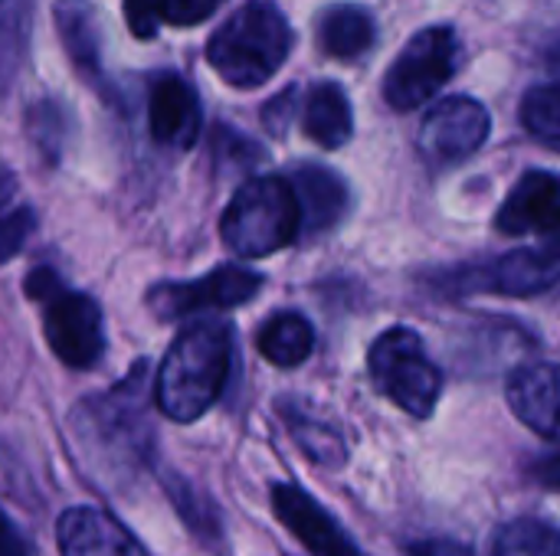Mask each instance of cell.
Listing matches in <instances>:
<instances>
[{
	"mask_svg": "<svg viewBox=\"0 0 560 556\" xmlns=\"http://www.w3.org/2000/svg\"><path fill=\"white\" fill-rule=\"evenodd\" d=\"M62 556H144L141 544L98 508H69L56 524Z\"/></svg>",
	"mask_w": 560,
	"mask_h": 556,
	"instance_id": "13",
	"label": "cell"
},
{
	"mask_svg": "<svg viewBox=\"0 0 560 556\" xmlns=\"http://www.w3.org/2000/svg\"><path fill=\"white\" fill-rule=\"evenodd\" d=\"M26 131L33 138V144L43 151V157L52 164L69 138V111L66 105H59L56 98H39L30 105L26 111Z\"/></svg>",
	"mask_w": 560,
	"mask_h": 556,
	"instance_id": "23",
	"label": "cell"
},
{
	"mask_svg": "<svg viewBox=\"0 0 560 556\" xmlns=\"http://www.w3.org/2000/svg\"><path fill=\"white\" fill-rule=\"evenodd\" d=\"M489 556H560V531L538 518H518L495 528Z\"/></svg>",
	"mask_w": 560,
	"mask_h": 556,
	"instance_id": "22",
	"label": "cell"
},
{
	"mask_svg": "<svg viewBox=\"0 0 560 556\" xmlns=\"http://www.w3.org/2000/svg\"><path fill=\"white\" fill-rule=\"evenodd\" d=\"M459 66V36L453 26H427L410 36L384 75V98L397 111L427 105Z\"/></svg>",
	"mask_w": 560,
	"mask_h": 556,
	"instance_id": "7",
	"label": "cell"
},
{
	"mask_svg": "<svg viewBox=\"0 0 560 556\" xmlns=\"http://www.w3.org/2000/svg\"><path fill=\"white\" fill-rule=\"evenodd\" d=\"M528 475L541 485V488H551V492H560V452H551V456H541Z\"/></svg>",
	"mask_w": 560,
	"mask_h": 556,
	"instance_id": "32",
	"label": "cell"
},
{
	"mask_svg": "<svg viewBox=\"0 0 560 556\" xmlns=\"http://www.w3.org/2000/svg\"><path fill=\"white\" fill-rule=\"evenodd\" d=\"M486 285L512 298H532L551 292L555 285H560V249L558 246L515 249L486 272Z\"/></svg>",
	"mask_w": 560,
	"mask_h": 556,
	"instance_id": "16",
	"label": "cell"
},
{
	"mask_svg": "<svg viewBox=\"0 0 560 556\" xmlns=\"http://www.w3.org/2000/svg\"><path fill=\"white\" fill-rule=\"evenodd\" d=\"M302 128L315 144L328 151L348 144L354 134V111H351L348 92L338 82L312 85L305 95V108H302Z\"/></svg>",
	"mask_w": 560,
	"mask_h": 556,
	"instance_id": "19",
	"label": "cell"
},
{
	"mask_svg": "<svg viewBox=\"0 0 560 556\" xmlns=\"http://www.w3.org/2000/svg\"><path fill=\"white\" fill-rule=\"evenodd\" d=\"M233 367V328L223 318L190 321L154 374V403L174 423H197L223 393Z\"/></svg>",
	"mask_w": 560,
	"mask_h": 556,
	"instance_id": "2",
	"label": "cell"
},
{
	"mask_svg": "<svg viewBox=\"0 0 560 556\" xmlns=\"http://www.w3.org/2000/svg\"><path fill=\"white\" fill-rule=\"evenodd\" d=\"M371 380L374 387L400 406L413 419H430L440 393H443V374L430 360L427 344L410 328H390L384 331L368 354Z\"/></svg>",
	"mask_w": 560,
	"mask_h": 556,
	"instance_id": "6",
	"label": "cell"
},
{
	"mask_svg": "<svg viewBox=\"0 0 560 556\" xmlns=\"http://www.w3.org/2000/svg\"><path fill=\"white\" fill-rule=\"evenodd\" d=\"M410 556H472V551L459 541L450 537H433V541H420L410 547Z\"/></svg>",
	"mask_w": 560,
	"mask_h": 556,
	"instance_id": "31",
	"label": "cell"
},
{
	"mask_svg": "<svg viewBox=\"0 0 560 556\" xmlns=\"http://www.w3.org/2000/svg\"><path fill=\"white\" fill-rule=\"evenodd\" d=\"M295 46L289 16L276 0H246L210 36L207 59L217 75L236 88H256L269 82Z\"/></svg>",
	"mask_w": 560,
	"mask_h": 556,
	"instance_id": "3",
	"label": "cell"
},
{
	"mask_svg": "<svg viewBox=\"0 0 560 556\" xmlns=\"http://www.w3.org/2000/svg\"><path fill=\"white\" fill-rule=\"evenodd\" d=\"M279 413L285 419V429L292 433L295 446L315 462V465H325V469H338L345 459H348V449H345V436L318 419L312 410H305L302 403L295 400H279Z\"/></svg>",
	"mask_w": 560,
	"mask_h": 556,
	"instance_id": "20",
	"label": "cell"
},
{
	"mask_svg": "<svg viewBox=\"0 0 560 556\" xmlns=\"http://www.w3.org/2000/svg\"><path fill=\"white\" fill-rule=\"evenodd\" d=\"M33 23V0H3V56H7V72H13L16 56L26 46Z\"/></svg>",
	"mask_w": 560,
	"mask_h": 556,
	"instance_id": "25",
	"label": "cell"
},
{
	"mask_svg": "<svg viewBox=\"0 0 560 556\" xmlns=\"http://www.w3.org/2000/svg\"><path fill=\"white\" fill-rule=\"evenodd\" d=\"M495 226L509 236H541L560 249V174L528 170L499 206Z\"/></svg>",
	"mask_w": 560,
	"mask_h": 556,
	"instance_id": "10",
	"label": "cell"
},
{
	"mask_svg": "<svg viewBox=\"0 0 560 556\" xmlns=\"http://www.w3.org/2000/svg\"><path fill=\"white\" fill-rule=\"evenodd\" d=\"M200 125H203V111H200L197 88L177 72H161L151 82V95H148L151 138L164 147L187 151L197 144Z\"/></svg>",
	"mask_w": 560,
	"mask_h": 556,
	"instance_id": "11",
	"label": "cell"
},
{
	"mask_svg": "<svg viewBox=\"0 0 560 556\" xmlns=\"http://www.w3.org/2000/svg\"><path fill=\"white\" fill-rule=\"evenodd\" d=\"M295 108H299V88H295V85L282 88L276 98H269V102H266V108H262V125L269 128V134H272V138H285V131H289V125H292Z\"/></svg>",
	"mask_w": 560,
	"mask_h": 556,
	"instance_id": "27",
	"label": "cell"
},
{
	"mask_svg": "<svg viewBox=\"0 0 560 556\" xmlns=\"http://www.w3.org/2000/svg\"><path fill=\"white\" fill-rule=\"evenodd\" d=\"M302 229V203L285 177H253L246 180L220 220L223 246L240 259H262L289 242Z\"/></svg>",
	"mask_w": 560,
	"mask_h": 556,
	"instance_id": "4",
	"label": "cell"
},
{
	"mask_svg": "<svg viewBox=\"0 0 560 556\" xmlns=\"http://www.w3.org/2000/svg\"><path fill=\"white\" fill-rule=\"evenodd\" d=\"M318 46L335 59H358L377 39V20L361 3H331L318 13L315 23Z\"/></svg>",
	"mask_w": 560,
	"mask_h": 556,
	"instance_id": "18",
	"label": "cell"
},
{
	"mask_svg": "<svg viewBox=\"0 0 560 556\" xmlns=\"http://www.w3.org/2000/svg\"><path fill=\"white\" fill-rule=\"evenodd\" d=\"M272 511L308 554L361 556L354 541L341 531V524L299 485H276L272 488Z\"/></svg>",
	"mask_w": 560,
	"mask_h": 556,
	"instance_id": "12",
	"label": "cell"
},
{
	"mask_svg": "<svg viewBox=\"0 0 560 556\" xmlns=\"http://www.w3.org/2000/svg\"><path fill=\"white\" fill-rule=\"evenodd\" d=\"M26 295L43 311V334L49 351L72 370H89L105 354V324L95 298L72 292L59 272L39 265L23 282Z\"/></svg>",
	"mask_w": 560,
	"mask_h": 556,
	"instance_id": "5",
	"label": "cell"
},
{
	"mask_svg": "<svg viewBox=\"0 0 560 556\" xmlns=\"http://www.w3.org/2000/svg\"><path fill=\"white\" fill-rule=\"evenodd\" d=\"M522 121H525V128L538 141H548V144H558L560 147V72L551 82L535 85L525 95V102H522Z\"/></svg>",
	"mask_w": 560,
	"mask_h": 556,
	"instance_id": "24",
	"label": "cell"
},
{
	"mask_svg": "<svg viewBox=\"0 0 560 556\" xmlns=\"http://www.w3.org/2000/svg\"><path fill=\"white\" fill-rule=\"evenodd\" d=\"M217 157H220V161H223V157H233L240 167H253V164H256L259 157H266V154H262L259 144H253L249 138L220 128V131H217Z\"/></svg>",
	"mask_w": 560,
	"mask_h": 556,
	"instance_id": "29",
	"label": "cell"
},
{
	"mask_svg": "<svg viewBox=\"0 0 560 556\" xmlns=\"http://www.w3.org/2000/svg\"><path fill=\"white\" fill-rule=\"evenodd\" d=\"M256 347L272 367L289 370V367H299V364H305L312 357L315 331L299 311H279L259 328Z\"/></svg>",
	"mask_w": 560,
	"mask_h": 556,
	"instance_id": "21",
	"label": "cell"
},
{
	"mask_svg": "<svg viewBox=\"0 0 560 556\" xmlns=\"http://www.w3.org/2000/svg\"><path fill=\"white\" fill-rule=\"evenodd\" d=\"M56 29L66 46V56L72 59L75 72H82L92 85H105L102 69V49H105V29L98 20V10L92 0H56L52 3Z\"/></svg>",
	"mask_w": 560,
	"mask_h": 556,
	"instance_id": "15",
	"label": "cell"
},
{
	"mask_svg": "<svg viewBox=\"0 0 560 556\" xmlns=\"http://www.w3.org/2000/svg\"><path fill=\"white\" fill-rule=\"evenodd\" d=\"M167 0H125V23L138 39H151L164 23Z\"/></svg>",
	"mask_w": 560,
	"mask_h": 556,
	"instance_id": "26",
	"label": "cell"
},
{
	"mask_svg": "<svg viewBox=\"0 0 560 556\" xmlns=\"http://www.w3.org/2000/svg\"><path fill=\"white\" fill-rule=\"evenodd\" d=\"M144 380L148 364H138L115 390L95 393L72 410V452L98 488H125L151 459L154 433L144 416Z\"/></svg>",
	"mask_w": 560,
	"mask_h": 556,
	"instance_id": "1",
	"label": "cell"
},
{
	"mask_svg": "<svg viewBox=\"0 0 560 556\" xmlns=\"http://www.w3.org/2000/svg\"><path fill=\"white\" fill-rule=\"evenodd\" d=\"M262 288V275L243 265H220L217 272L194 282H164L148 292V311L158 321L194 318L207 311H230L246 305Z\"/></svg>",
	"mask_w": 560,
	"mask_h": 556,
	"instance_id": "8",
	"label": "cell"
},
{
	"mask_svg": "<svg viewBox=\"0 0 560 556\" xmlns=\"http://www.w3.org/2000/svg\"><path fill=\"white\" fill-rule=\"evenodd\" d=\"M33 229V213L30 210H16L7 216V226H3V239H7V259L16 252V246L26 239V233Z\"/></svg>",
	"mask_w": 560,
	"mask_h": 556,
	"instance_id": "30",
	"label": "cell"
},
{
	"mask_svg": "<svg viewBox=\"0 0 560 556\" xmlns=\"http://www.w3.org/2000/svg\"><path fill=\"white\" fill-rule=\"evenodd\" d=\"M3 556H30V544L20 537V531L10 518L3 524Z\"/></svg>",
	"mask_w": 560,
	"mask_h": 556,
	"instance_id": "33",
	"label": "cell"
},
{
	"mask_svg": "<svg viewBox=\"0 0 560 556\" xmlns=\"http://www.w3.org/2000/svg\"><path fill=\"white\" fill-rule=\"evenodd\" d=\"M226 0H167L164 10V23L171 26H197L203 20H210Z\"/></svg>",
	"mask_w": 560,
	"mask_h": 556,
	"instance_id": "28",
	"label": "cell"
},
{
	"mask_svg": "<svg viewBox=\"0 0 560 556\" xmlns=\"http://www.w3.org/2000/svg\"><path fill=\"white\" fill-rule=\"evenodd\" d=\"M492 131V118L482 102L453 95L433 105L420 128V151L436 164H459L472 157Z\"/></svg>",
	"mask_w": 560,
	"mask_h": 556,
	"instance_id": "9",
	"label": "cell"
},
{
	"mask_svg": "<svg viewBox=\"0 0 560 556\" xmlns=\"http://www.w3.org/2000/svg\"><path fill=\"white\" fill-rule=\"evenodd\" d=\"M299 203H302V229L305 233H328L341 223L348 210V184L322 164H299L289 177Z\"/></svg>",
	"mask_w": 560,
	"mask_h": 556,
	"instance_id": "17",
	"label": "cell"
},
{
	"mask_svg": "<svg viewBox=\"0 0 560 556\" xmlns=\"http://www.w3.org/2000/svg\"><path fill=\"white\" fill-rule=\"evenodd\" d=\"M509 406L532 433L560 442V364L518 370L509 380Z\"/></svg>",
	"mask_w": 560,
	"mask_h": 556,
	"instance_id": "14",
	"label": "cell"
}]
</instances>
